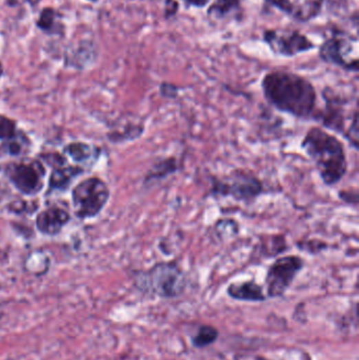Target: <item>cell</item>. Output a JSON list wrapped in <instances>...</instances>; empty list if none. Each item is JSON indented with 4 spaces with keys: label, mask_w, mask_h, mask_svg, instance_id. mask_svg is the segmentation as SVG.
<instances>
[{
    "label": "cell",
    "mask_w": 359,
    "mask_h": 360,
    "mask_svg": "<svg viewBox=\"0 0 359 360\" xmlns=\"http://www.w3.org/2000/svg\"><path fill=\"white\" fill-rule=\"evenodd\" d=\"M239 5V0H216L215 3L212 5L210 14H215V16H224L230 13Z\"/></svg>",
    "instance_id": "obj_17"
},
{
    "label": "cell",
    "mask_w": 359,
    "mask_h": 360,
    "mask_svg": "<svg viewBox=\"0 0 359 360\" xmlns=\"http://www.w3.org/2000/svg\"><path fill=\"white\" fill-rule=\"evenodd\" d=\"M218 331L215 328L211 326H202L198 329L197 333L192 338V343L196 348H204L212 343L217 339Z\"/></svg>",
    "instance_id": "obj_15"
},
{
    "label": "cell",
    "mask_w": 359,
    "mask_h": 360,
    "mask_svg": "<svg viewBox=\"0 0 359 360\" xmlns=\"http://www.w3.org/2000/svg\"><path fill=\"white\" fill-rule=\"evenodd\" d=\"M70 222V214L58 207H52L39 213L36 218V228L41 234L54 236L59 234L63 226Z\"/></svg>",
    "instance_id": "obj_10"
},
{
    "label": "cell",
    "mask_w": 359,
    "mask_h": 360,
    "mask_svg": "<svg viewBox=\"0 0 359 360\" xmlns=\"http://www.w3.org/2000/svg\"><path fill=\"white\" fill-rule=\"evenodd\" d=\"M90 1H95V3H96V1H98V0H90Z\"/></svg>",
    "instance_id": "obj_23"
},
{
    "label": "cell",
    "mask_w": 359,
    "mask_h": 360,
    "mask_svg": "<svg viewBox=\"0 0 359 360\" xmlns=\"http://www.w3.org/2000/svg\"><path fill=\"white\" fill-rule=\"evenodd\" d=\"M315 165L323 184L333 187L339 184L348 171L346 149L336 136L318 127L305 133L301 145Z\"/></svg>",
    "instance_id": "obj_2"
},
{
    "label": "cell",
    "mask_w": 359,
    "mask_h": 360,
    "mask_svg": "<svg viewBox=\"0 0 359 360\" xmlns=\"http://www.w3.org/2000/svg\"><path fill=\"white\" fill-rule=\"evenodd\" d=\"M188 5L194 6V7L204 8L210 3V0H184Z\"/></svg>",
    "instance_id": "obj_21"
},
{
    "label": "cell",
    "mask_w": 359,
    "mask_h": 360,
    "mask_svg": "<svg viewBox=\"0 0 359 360\" xmlns=\"http://www.w3.org/2000/svg\"><path fill=\"white\" fill-rule=\"evenodd\" d=\"M265 39L276 53L287 57L310 51L314 47V45L298 32H291L283 35H277L276 32H265Z\"/></svg>",
    "instance_id": "obj_8"
},
{
    "label": "cell",
    "mask_w": 359,
    "mask_h": 360,
    "mask_svg": "<svg viewBox=\"0 0 359 360\" xmlns=\"http://www.w3.org/2000/svg\"><path fill=\"white\" fill-rule=\"evenodd\" d=\"M305 266V260L297 255L281 256L268 268L265 289L269 297L285 295Z\"/></svg>",
    "instance_id": "obj_6"
},
{
    "label": "cell",
    "mask_w": 359,
    "mask_h": 360,
    "mask_svg": "<svg viewBox=\"0 0 359 360\" xmlns=\"http://www.w3.org/2000/svg\"><path fill=\"white\" fill-rule=\"evenodd\" d=\"M211 193L231 197L237 202H250L263 193V182L251 171L235 170L222 178L212 180Z\"/></svg>",
    "instance_id": "obj_4"
},
{
    "label": "cell",
    "mask_w": 359,
    "mask_h": 360,
    "mask_svg": "<svg viewBox=\"0 0 359 360\" xmlns=\"http://www.w3.org/2000/svg\"><path fill=\"white\" fill-rule=\"evenodd\" d=\"M13 138L9 139V142L5 145V147L10 154L19 155L21 151V145L19 141L13 140Z\"/></svg>",
    "instance_id": "obj_20"
},
{
    "label": "cell",
    "mask_w": 359,
    "mask_h": 360,
    "mask_svg": "<svg viewBox=\"0 0 359 360\" xmlns=\"http://www.w3.org/2000/svg\"><path fill=\"white\" fill-rule=\"evenodd\" d=\"M228 295L239 301H263L267 298L263 288L253 280L243 282H234L227 289Z\"/></svg>",
    "instance_id": "obj_11"
},
{
    "label": "cell",
    "mask_w": 359,
    "mask_h": 360,
    "mask_svg": "<svg viewBox=\"0 0 359 360\" xmlns=\"http://www.w3.org/2000/svg\"><path fill=\"white\" fill-rule=\"evenodd\" d=\"M347 41L342 39L333 37L330 41H326L320 47V57L327 63H334L348 71H358V61L349 56L350 51Z\"/></svg>",
    "instance_id": "obj_9"
},
{
    "label": "cell",
    "mask_w": 359,
    "mask_h": 360,
    "mask_svg": "<svg viewBox=\"0 0 359 360\" xmlns=\"http://www.w3.org/2000/svg\"><path fill=\"white\" fill-rule=\"evenodd\" d=\"M176 171H177V162H176L175 158L170 157V158L164 159L153 167L152 170L149 171L144 182L150 184V182H157V180L160 182L162 179L173 174Z\"/></svg>",
    "instance_id": "obj_13"
},
{
    "label": "cell",
    "mask_w": 359,
    "mask_h": 360,
    "mask_svg": "<svg viewBox=\"0 0 359 360\" xmlns=\"http://www.w3.org/2000/svg\"><path fill=\"white\" fill-rule=\"evenodd\" d=\"M65 152L75 162H85L89 159L92 158L95 155V149L90 145L83 142H73L65 147Z\"/></svg>",
    "instance_id": "obj_14"
},
{
    "label": "cell",
    "mask_w": 359,
    "mask_h": 360,
    "mask_svg": "<svg viewBox=\"0 0 359 360\" xmlns=\"http://www.w3.org/2000/svg\"><path fill=\"white\" fill-rule=\"evenodd\" d=\"M7 176L10 182L23 194L35 195L43 187L45 169L35 162H19L8 166Z\"/></svg>",
    "instance_id": "obj_7"
},
{
    "label": "cell",
    "mask_w": 359,
    "mask_h": 360,
    "mask_svg": "<svg viewBox=\"0 0 359 360\" xmlns=\"http://www.w3.org/2000/svg\"><path fill=\"white\" fill-rule=\"evenodd\" d=\"M110 189L104 180L96 177L79 182L72 192L75 214L81 220L95 218L108 204Z\"/></svg>",
    "instance_id": "obj_5"
},
{
    "label": "cell",
    "mask_w": 359,
    "mask_h": 360,
    "mask_svg": "<svg viewBox=\"0 0 359 360\" xmlns=\"http://www.w3.org/2000/svg\"><path fill=\"white\" fill-rule=\"evenodd\" d=\"M263 96L279 112L296 118H314L317 93L305 77L287 71L270 72L261 81Z\"/></svg>",
    "instance_id": "obj_1"
},
{
    "label": "cell",
    "mask_w": 359,
    "mask_h": 360,
    "mask_svg": "<svg viewBox=\"0 0 359 360\" xmlns=\"http://www.w3.org/2000/svg\"><path fill=\"white\" fill-rule=\"evenodd\" d=\"M135 282L140 291L162 298L177 297L186 286V274L174 262H158L138 273Z\"/></svg>",
    "instance_id": "obj_3"
},
{
    "label": "cell",
    "mask_w": 359,
    "mask_h": 360,
    "mask_svg": "<svg viewBox=\"0 0 359 360\" xmlns=\"http://www.w3.org/2000/svg\"><path fill=\"white\" fill-rule=\"evenodd\" d=\"M83 173V169L79 167H56L50 176L49 190L65 191Z\"/></svg>",
    "instance_id": "obj_12"
},
{
    "label": "cell",
    "mask_w": 359,
    "mask_h": 360,
    "mask_svg": "<svg viewBox=\"0 0 359 360\" xmlns=\"http://www.w3.org/2000/svg\"><path fill=\"white\" fill-rule=\"evenodd\" d=\"M16 135V123L12 119L0 115V139L13 138Z\"/></svg>",
    "instance_id": "obj_18"
},
{
    "label": "cell",
    "mask_w": 359,
    "mask_h": 360,
    "mask_svg": "<svg viewBox=\"0 0 359 360\" xmlns=\"http://www.w3.org/2000/svg\"><path fill=\"white\" fill-rule=\"evenodd\" d=\"M1 75H3V67L0 65V77H1Z\"/></svg>",
    "instance_id": "obj_22"
},
{
    "label": "cell",
    "mask_w": 359,
    "mask_h": 360,
    "mask_svg": "<svg viewBox=\"0 0 359 360\" xmlns=\"http://www.w3.org/2000/svg\"><path fill=\"white\" fill-rule=\"evenodd\" d=\"M55 25H56V13L54 10L50 9V8L43 10L37 21V27L45 32H52Z\"/></svg>",
    "instance_id": "obj_16"
},
{
    "label": "cell",
    "mask_w": 359,
    "mask_h": 360,
    "mask_svg": "<svg viewBox=\"0 0 359 360\" xmlns=\"http://www.w3.org/2000/svg\"><path fill=\"white\" fill-rule=\"evenodd\" d=\"M160 92L164 97H170V98H175L178 94V89L174 85H168V83H164L160 87Z\"/></svg>",
    "instance_id": "obj_19"
}]
</instances>
